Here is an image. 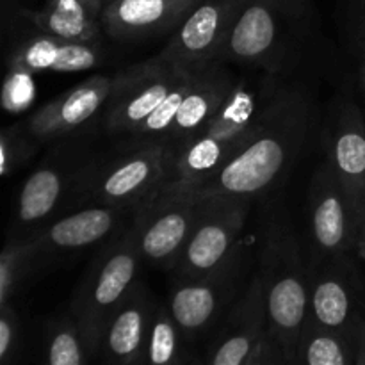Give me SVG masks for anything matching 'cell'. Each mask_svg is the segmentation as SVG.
<instances>
[{
    "label": "cell",
    "mask_w": 365,
    "mask_h": 365,
    "mask_svg": "<svg viewBox=\"0 0 365 365\" xmlns=\"http://www.w3.org/2000/svg\"><path fill=\"white\" fill-rule=\"evenodd\" d=\"M196 71L177 66L160 56L123 71V82L106 107V130L134 135L139 125Z\"/></svg>",
    "instance_id": "11"
},
{
    "label": "cell",
    "mask_w": 365,
    "mask_h": 365,
    "mask_svg": "<svg viewBox=\"0 0 365 365\" xmlns=\"http://www.w3.org/2000/svg\"><path fill=\"white\" fill-rule=\"evenodd\" d=\"M360 212H362V223H360V241L359 255L365 257V198L360 200Z\"/></svg>",
    "instance_id": "33"
},
{
    "label": "cell",
    "mask_w": 365,
    "mask_h": 365,
    "mask_svg": "<svg viewBox=\"0 0 365 365\" xmlns=\"http://www.w3.org/2000/svg\"><path fill=\"white\" fill-rule=\"evenodd\" d=\"M316 121L312 96L284 88L246 145L192 192L255 198L278 184L302 155Z\"/></svg>",
    "instance_id": "1"
},
{
    "label": "cell",
    "mask_w": 365,
    "mask_h": 365,
    "mask_svg": "<svg viewBox=\"0 0 365 365\" xmlns=\"http://www.w3.org/2000/svg\"><path fill=\"white\" fill-rule=\"evenodd\" d=\"M202 0H113L103 6V31L118 41L173 34Z\"/></svg>",
    "instance_id": "16"
},
{
    "label": "cell",
    "mask_w": 365,
    "mask_h": 365,
    "mask_svg": "<svg viewBox=\"0 0 365 365\" xmlns=\"http://www.w3.org/2000/svg\"><path fill=\"white\" fill-rule=\"evenodd\" d=\"M34 73L16 63H9L2 89V107L7 113H21L34 100Z\"/></svg>",
    "instance_id": "28"
},
{
    "label": "cell",
    "mask_w": 365,
    "mask_h": 365,
    "mask_svg": "<svg viewBox=\"0 0 365 365\" xmlns=\"http://www.w3.org/2000/svg\"><path fill=\"white\" fill-rule=\"evenodd\" d=\"M362 86L365 88V63H364V66H362Z\"/></svg>",
    "instance_id": "35"
},
{
    "label": "cell",
    "mask_w": 365,
    "mask_h": 365,
    "mask_svg": "<svg viewBox=\"0 0 365 365\" xmlns=\"http://www.w3.org/2000/svg\"><path fill=\"white\" fill-rule=\"evenodd\" d=\"M359 252L330 257L310 267L309 321L327 330L356 337L362 314Z\"/></svg>",
    "instance_id": "10"
},
{
    "label": "cell",
    "mask_w": 365,
    "mask_h": 365,
    "mask_svg": "<svg viewBox=\"0 0 365 365\" xmlns=\"http://www.w3.org/2000/svg\"><path fill=\"white\" fill-rule=\"evenodd\" d=\"M187 342L168 307L157 305L150 331L146 365H187Z\"/></svg>",
    "instance_id": "25"
},
{
    "label": "cell",
    "mask_w": 365,
    "mask_h": 365,
    "mask_svg": "<svg viewBox=\"0 0 365 365\" xmlns=\"http://www.w3.org/2000/svg\"><path fill=\"white\" fill-rule=\"evenodd\" d=\"M36 143H39L25 125H13V127L4 128L0 134V173L2 177H9L14 171L20 170L29 157L32 155L36 148Z\"/></svg>",
    "instance_id": "27"
},
{
    "label": "cell",
    "mask_w": 365,
    "mask_h": 365,
    "mask_svg": "<svg viewBox=\"0 0 365 365\" xmlns=\"http://www.w3.org/2000/svg\"><path fill=\"white\" fill-rule=\"evenodd\" d=\"M259 274L264 282L267 330L294 365L296 349L309 323L310 267L287 217H267L260 230Z\"/></svg>",
    "instance_id": "2"
},
{
    "label": "cell",
    "mask_w": 365,
    "mask_h": 365,
    "mask_svg": "<svg viewBox=\"0 0 365 365\" xmlns=\"http://www.w3.org/2000/svg\"><path fill=\"white\" fill-rule=\"evenodd\" d=\"M155 310L157 303L138 282L103 328L98 355L107 365H146Z\"/></svg>",
    "instance_id": "17"
},
{
    "label": "cell",
    "mask_w": 365,
    "mask_h": 365,
    "mask_svg": "<svg viewBox=\"0 0 365 365\" xmlns=\"http://www.w3.org/2000/svg\"><path fill=\"white\" fill-rule=\"evenodd\" d=\"M205 196L192 191L163 189L135 210L138 242L146 264L173 271L202 214Z\"/></svg>",
    "instance_id": "8"
},
{
    "label": "cell",
    "mask_w": 365,
    "mask_h": 365,
    "mask_svg": "<svg viewBox=\"0 0 365 365\" xmlns=\"http://www.w3.org/2000/svg\"><path fill=\"white\" fill-rule=\"evenodd\" d=\"M135 209L113 205H89L53 221L50 227L32 235L38 248V262L46 255L77 253L89 246L107 242L125 230V217Z\"/></svg>",
    "instance_id": "18"
},
{
    "label": "cell",
    "mask_w": 365,
    "mask_h": 365,
    "mask_svg": "<svg viewBox=\"0 0 365 365\" xmlns=\"http://www.w3.org/2000/svg\"><path fill=\"white\" fill-rule=\"evenodd\" d=\"M82 2H84L86 6L91 9V13L98 18H100V14H102L103 6H106V0H82Z\"/></svg>",
    "instance_id": "34"
},
{
    "label": "cell",
    "mask_w": 365,
    "mask_h": 365,
    "mask_svg": "<svg viewBox=\"0 0 365 365\" xmlns=\"http://www.w3.org/2000/svg\"><path fill=\"white\" fill-rule=\"evenodd\" d=\"M324 160L356 200L365 198V120L348 96H337L323 125Z\"/></svg>",
    "instance_id": "15"
},
{
    "label": "cell",
    "mask_w": 365,
    "mask_h": 365,
    "mask_svg": "<svg viewBox=\"0 0 365 365\" xmlns=\"http://www.w3.org/2000/svg\"><path fill=\"white\" fill-rule=\"evenodd\" d=\"M312 21V0H246L217 61L280 73Z\"/></svg>",
    "instance_id": "3"
},
{
    "label": "cell",
    "mask_w": 365,
    "mask_h": 365,
    "mask_svg": "<svg viewBox=\"0 0 365 365\" xmlns=\"http://www.w3.org/2000/svg\"><path fill=\"white\" fill-rule=\"evenodd\" d=\"M121 82H123V71L114 77L93 75L39 107L25 121V127L39 143L53 141L73 134L88 121H91L100 110H106L107 103L116 95Z\"/></svg>",
    "instance_id": "13"
},
{
    "label": "cell",
    "mask_w": 365,
    "mask_h": 365,
    "mask_svg": "<svg viewBox=\"0 0 365 365\" xmlns=\"http://www.w3.org/2000/svg\"><path fill=\"white\" fill-rule=\"evenodd\" d=\"M356 365H365V319L360 324L356 339Z\"/></svg>",
    "instance_id": "32"
},
{
    "label": "cell",
    "mask_w": 365,
    "mask_h": 365,
    "mask_svg": "<svg viewBox=\"0 0 365 365\" xmlns=\"http://www.w3.org/2000/svg\"><path fill=\"white\" fill-rule=\"evenodd\" d=\"M266 334V296L262 277L257 271L216 324L205 365H245Z\"/></svg>",
    "instance_id": "14"
},
{
    "label": "cell",
    "mask_w": 365,
    "mask_h": 365,
    "mask_svg": "<svg viewBox=\"0 0 365 365\" xmlns=\"http://www.w3.org/2000/svg\"><path fill=\"white\" fill-rule=\"evenodd\" d=\"M309 210V266L330 257L359 252L360 200L349 192L330 164H317L307 195Z\"/></svg>",
    "instance_id": "7"
},
{
    "label": "cell",
    "mask_w": 365,
    "mask_h": 365,
    "mask_svg": "<svg viewBox=\"0 0 365 365\" xmlns=\"http://www.w3.org/2000/svg\"><path fill=\"white\" fill-rule=\"evenodd\" d=\"M103 53L100 41H66L56 36L38 32L14 48L9 63H16L32 73L39 71H88L102 64Z\"/></svg>",
    "instance_id": "21"
},
{
    "label": "cell",
    "mask_w": 365,
    "mask_h": 365,
    "mask_svg": "<svg viewBox=\"0 0 365 365\" xmlns=\"http://www.w3.org/2000/svg\"><path fill=\"white\" fill-rule=\"evenodd\" d=\"M245 4L246 0H202L159 56L185 70H205L220 57Z\"/></svg>",
    "instance_id": "12"
},
{
    "label": "cell",
    "mask_w": 365,
    "mask_h": 365,
    "mask_svg": "<svg viewBox=\"0 0 365 365\" xmlns=\"http://www.w3.org/2000/svg\"><path fill=\"white\" fill-rule=\"evenodd\" d=\"M235 84L237 78L228 70V64L221 61L198 71L164 139L182 145L198 134L221 109Z\"/></svg>",
    "instance_id": "20"
},
{
    "label": "cell",
    "mask_w": 365,
    "mask_h": 365,
    "mask_svg": "<svg viewBox=\"0 0 365 365\" xmlns=\"http://www.w3.org/2000/svg\"><path fill=\"white\" fill-rule=\"evenodd\" d=\"M356 337L307 323L294 365H356Z\"/></svg>",
    "instance_id": "23"
},
{
    "label": "cell",
    "mask_w": 365,
    "mask_h": 365,
    "mask_svg": "<svg viewBox=\"0 0 365 365\" xmlns=\"http://www.w3.org/2000/svg\"><path fill=\"white\" fill-rule=\"evenodd\" d=\"M21 323L13 303L0 305V365H18Z\"/></svg>",
    "instance_id": "29"
},
{
    "label": "cell",
    "mask_w": 365,
    "mask_h": 365,
    "mask_svg": "<svg viewBox=\"0 0 365 365\" xmlns=\"http://www.w3.org/2000/svg\"><path fill=\"white\" fill-rule=\"evenodd\" d=\"M245 365H292V362L289 360L287 353L284 351L280 342L267 330V334L264 335L260 344L257 346L253 355L250 356Z\"/></svg>",
    "instance_id": "30"
},
{
    "label": "cell",
    "mask_w": 365,
    "mask_h": 365,
    "mask_svg": "<svg viewBox=\"0 0 365 365\" xmlns=\"http://www.w3.org/2000/svg\"><path fill=\"white\" fill-rule=\"evenodd\" d=\"M27 20L43 34L56 36L66 41H100L103 25L82 0H46L38 11H24Z\"/></svg>",
    "instance_id": "22"
},
{
    "label": "cell",
    "mask_w": 365,
    "mask_h": 365,
    "mask_svg": "<svg viewBox=\"0 0 365 365\" xmlns=\"http://www.w3.org/2000/svg\"><path fill=\"white\" fill-rule=\"evenodd\" d=\"M88 166V164H86ZM86 166H70L63 157L46 159L21 185L16 200V221L21 227H34L52 216L64 198L77 196Z\"/></svg>",
    "instance_id": "19"
},
{
    "label": "cell",
    "mask_w": 365,
    "mask_h": 365,
    "mask_svg": "<svg viewBox=\"0 0 365 365\" xmlns=\"http://www.w3.org/2000/svg\"><path fill=\"white\" fill-rule=\"evenodd\" d=\"M109 2H113V0H106V4H109Z\"/></svg>",
    "instance_id": "37"
},
{
    "label": "cell",
    "mask_w": 365,
    "mask_h": 365,
    "mask_svg": "<svg viewBox=\"0 0 365 365\" xmlns=\"http://www.w3.org/2000/svg\"><path fill=\"white\" fill-rule=\"evenodd\" d=\"M346 11L356 45L365 48V0H346Z\"/></svg>",
    "instance_id": "31"
},
{
    "label": "cell",
    "mask_w": 365,
    "mask_h": 365,
    "mask_svg": "<svg viewBox=\"0 0 365 365\" xmlns=\"http://www.w3.org/2000/svg\"><path fill=\"white\" fill-rule=\"evenodd\" d=\"M88 344L70 312L46 327L39 365H89Z\"/></svg>",
    "instance_id": "24"
},
{
    "label": "cell",
    "mask_w": 365,
    "mask_h": 365,
    "mask_svg": "<svg viewBox=\"0 0 365 365\" xmlns=\"http://www.w3.org/2000/svg\"><path fill=\"white\" fill-rule=\"evenodd\" d=\"M202 214L171 271L175 278L202 277L216 267L239 242L252 209V198L230 195H203Z\"/></svg>",
    "instance_id": "9"
},
{
    "label": "cell",
    "mask_w": 365,
    "mask_h": 365,
    "mask_svg": "<svg viewBox=\"0 0 365 365\" xmlns=\"http://www.w3.org/2000/svg\"><path fill=\"white\" fill-rule=\"evenodd\" d=\"M360 260H362V262H364V267H365V257L360 255Z\"/></svg>",
    "instance_id": "36"
},
{
    "label": "cell",
    "mask_w": 365,
    "mask_h": 365,
    "mask_svg": "<svg viewBox=\"0 0 365 365\" xmlns=\"http://www.w3.org/2000/svg\"><path fill=\"white\" fill-rule=\"evenodd\" d=\"M177 146L166 139H145L114 159L88 164L77 191L78 205L135 209L148 203L170 182Z\"/></svg>",
    "instance_id": "5"
},
{
    "label": "cell",
    "mask_w": 365,
    "mask_h": 365,
    "mask_svg": "<svg viewBox=\"0 0 365 365\" xmlns=\"http://www.w3.org/2000/svg\"><path fill=\"white\" fill-rule=\"evenodd\" d=\"M38 264V248L32 237L9 241L0 253V305L13 303L25 277Z\"/></svg>",
    "instance_id": "26"
},
{
    "label": "cell",
    "mask_w": 365,
    "mask_h": 365,
    "mask_svg": "<svg viewBox=\"0 0 365 365\" xmlns=\"http://www.w3.org/2000/svg\"><path fill=\"white\" fill-rule=\"evenodd\" d=\"M250 267V253L241 241L202 277L175 278L168 296V310L189 342L212 330L237 299L241 280Z\"/></svg>",
    "instance_id": "6"
},
{
    "label": "cell",
    "mask_w": 365,
    "mask_h": 365,
    "mask_svg": "<svg viewBox=\"0 0 365 365\" xmlns=\"http://www.w3.org/2000/svg\"><path fill=\"white\" fill-rule=\"evenodd\" d=\"M141 262L138 228L132 221L130 227L106 242L78 284L70 314L77 321L91 356L98 355L100 339L107 321L123 305L139 282L138 271Z\"/></svg>",
    "instance_id": "4"
}]
</instances>
